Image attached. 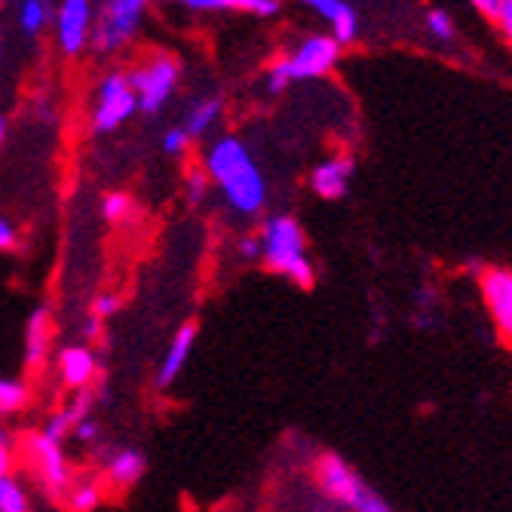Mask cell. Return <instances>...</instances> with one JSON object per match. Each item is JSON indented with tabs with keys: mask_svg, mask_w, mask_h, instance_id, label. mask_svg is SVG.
<instances>
[{
	"mask_svg": "<svg viewBox=\"0 0 512 512\" xmlns=\"http://www.w3.org/2000/svg\"><path fill=\"white\" fill-rule=\"evenodd\" d=\"M203 169L221 191L224 206L240 218H261L267 209V178L240 135H218L203 154Z\"/></svg>",
	"mask_w": 512,
	"mask_h": 512,
	"instance_id": "6da1fadb",
	"label": "cell"
},
{
	"mask_svg": "<svg viewBox=\"0 0 512 512\" xmlns=\"http://www.w3.org/2000/svg\"><path fill=\"white\" fill-rule=\"evenodd\" d=\"M261 264L264 270L289 279L298 289L316 286V267L307 252V234L292 212H273L264 218L261 230Z\"/></svg>",
	"mask_w": 512,
	"mask_h": 512,
	"instance_id": "7a4b0ae2",
	"label": "cell"
},
{
	"mask_svg": "<svg viewBox=\"0 0 512 512\" xmlns=\"http://www.w3.org/2000/svg\"><path fill=\"white\" fill-rule=\"evenodd\" d=\"M341 53H344V46L329 31H325V34L313 31V34L301 37L289 53L276 56L267 65L264 83H267V89L273 92V96H283L292 83H307V80L329 77L338 68Z\"/></svg>",
	"mask_w": 512,
	"mask_h": 512,
	"instance_id": "3957f363",
	"label": "cell"
},
{
	"mask_svg": "<svg viewBox=\"0 0 512 512\" xmlns=\"http://www.w3.org/2000/svg\"><path fill=\"white\" fill-rule=\"evenodd\" d=\"M313 479L319 494L344 512H396V506L365 482L353 463L335 451H322L313 460Z\"/></svg>",
	"mask_w": 512,
	"mask_h": 512,
	"instance_id": "277c9868",
	"label": "cell"
},
{
	"mask_svg": "<svg viewBox=\"0 0 512 512\" xmlns=\"http://www.w3.org/2000/svg\"><path fill=\"white\" fill-rule=\"evenodd\" d=\"M178 80H181V65L169 53H154L138 62L129 71V83L135 89L138 111H145L151 117L160 114L169 105V99L175 96Z\"/></svg>",
	"mask_w": 512,
	"mask_h": 512,
	"instance_id": "5b68a950",
	"label": "cell"
},
{
	"mask_svg": "<svg viewBox=\"0 0 512 512\" xmlns=\"http://www.w3.org/2000/svg\"><path fill=\"white\" fill-rule=\"evenodd\" d=\"M151 0H105L102 13L96 16V31H92V50L111 56L129 46L142 28Z\"/></svg>",
	"mask_w": 512,
	"mask_h": 512,
	"instance_id": "8992f818",
	"label": "cell"
},
{
	"mask_svg": "<svg viewBox=\"0 0 512 512\" xmlns=\"http://www.w3.org/2000/svg\"><path fill=\"white\" fill-rule=\"evenodd\" d=\"M138 111L135 89L126 71H108L96 86V105H92V132L108 135L120 129Z\"/></svg>",
	"mask_w": 512,
	"mask_h": 512,
	"instance_id": "52a82bcc",
	"label": "cell"
},
{
	"mask_svg": "<svg viewBox=\"0 0 512 512\" xmlns=\"http://www.w3.org/2000/svg\"><path fill=\"white\" fill-rule=\"evenodd\" d=\"M92 31H96L92 0H56L53 34L62 56H80L86 46H92Z\"/></svg>",
	"mask_w": 512,
	"mask_h": 512,
	"instance_id": "ba28073f",
	"label": "cell"
},
{
	"mask_svg": "<svg viewBox=\"0 0 512 512\" xmlns=\"http://www.w3.org/2000/svg\"><path fill=\"white\" fill-rule=\"evenodd\" d=\"M479 292L500 341L512 347V267H482Z\"/></svg>",
	"mask_w": 512,
	"mask_h": 512,
	"instance_id": "9c48e42d",
	"label": "cell"
},
{
	"mask_svg": "<svg viewBox=\"0 0 512 512\" xmlns=\"http://www.w3.org/2000/svg\"><path fill=\"white\" fill-rule=\"evenodd\" d=\"M28 451H31V460H34V470H37L43 491L50 497H65L68 488L74 485V473H71V463H68L65 451H62V442H53L43 433H37V436H31Z\"/></svg>",
	"mask_w": 512,
	"mask_h": 512,
	"instance_id": "30bf717a",
	"label": "cell"
},
{
	"mask_svg": "<svg viewBox=\"0 0 512 512\" xmlns=\"http://www.w3.org/2000/svg\"><path fill=\"white\" fill-rule=\"evenodd\" d=\"M353 175H356V157L353 154H347V151L329 154L310 169V191L325 203H338L350 194Z\"/></svg>",
	"mask_w": 512,
	"mask_h": 512,
	"instance_id": "8fae6325",
	"label": "cell"
},
{
	"mask_svg": "<svg viewBox=\"0 0 512 512\" xmlns=\"http://www.w3.org/2000/svg\"><path fill=\"white\" fill-rule=\"evenodd\" d=\"M304 10H310L313 16H319L329 28V34L341 43L350 46L359 37V16L356 10L347 4V0H298Z\"/></svg>",
	"mask_w": 512,
	"mask_h": 512,
	"instance_id": "7c38bea8",
	"label": "cell"
},
{
	"mask_svg": "<svg viewBox=\"0 0 512 512\" xmlns=\"http://www.w3.org/2000/svg\"><path fill=\"white\" fill-rule=\"evenodd\" d=\"M197 335H200V325L197 322H184L178 325V332L172 335L163 359H160V368H157V390H169L178 375L188 365L191 353H194V344H197Z\"/></svg>",
	"mask_w": 512,
	"mask_h": 512,
	"instance_id": "4fadbf2b",
	"label": "cell"
},
{
	"mask_svg": "<svg viewBox=\"0 0 512 512\" xmlns=\"http://www.w3.org/2000/svg\"><path fill=\"white\" fill-rule=\"evenodd\" d=\"M50 347H53V310L40 304L31 310L25 322V368L40 371L46 359H50Z\"/></svg>",
	"mask_w": 512,
	"mask_h": 512,
	"instance_id": "5bb4252c",
	"label": "cell"
},
{
	"mask_svg": "<svg viewBox=\"0 0 512 512\" xmlns=\"http://www.w3.org/2000/svg\"><path fill=\"white\" fill-rule=\"evenodd\" d=\"M99 359L89 347L83 344H74V347H62L59 350V375H62V384L74 393L80 390H89V384L96 381L99 375Z\"/></svg>",
	"mask_w": 512,
	"mask_h": 512,
	"instance_id": "9a60e30c",
	"label": "cell"
},
{
	"mask_svg": "<svg viewBox=\"0 0 512 512\" xmlns=\"http://www.w3.org/2000/svg\"><path fill=\"white\" fill-rule=\"evenodd\" d=\"M102 460L108 470V482L117 491H129L148 470V457L138 448H111V451H102Z\"/></svg>",
	"mask_w": 512,
	"mask_h": 512,
	"instance_id": "2e32d148",
	"label": "cell"
},
{
	"mask_svg": "<svg viewBox=\"0 0 512 512\" xmlns=\"http://www.w3.org/2000/svg\"><path fill=\"white\" fill-rule=\"evenodd\" d=\"M194 13H249L258 19H270L283 10V0H184Z\"/></svg>",
	"mask_w": 512,
	"mask_h": 512,
	"instance_id": "e0dca14e",
	"label": "cell"
},
{
	"mask_svg": "<svg viewBox=\"0 0 512 512\" xmlns=\"http://www.w3.org/2000/svg\"><path fill=\"white\" fill-rule=\"evenodd\" d=\"M221 114H224V99L221 96H203V99H194L191 105H188V111H184V132H188L194 142L197 138H206L215 126H218V120H221Z\"/></svg>",
	"mask_w": 512,
	"mask_h": 512,
	"instance_id": "ac0fdd59",
	"label": "cell"
},
{
	"mask_svg": "<svg viewBox=\"0 0 512 512\" xmlns=\"http://www.w3.org/2000/svg\"><path fill=\"white\" fill-rule=\"evenodd\" d=\"M53 0H19V7H16V25L22 34L28 37H37L43 34L46 28L53 25Z\"/></svg>",
	"mask_w": 512,
	"mask_h": 512,
	"instance_id": "d6986e66",
	"label": "cell"
},
{
	"mask_svg": "<svg viewBox=\"0 0 512 512\" xmlns=\"http://www.w3.org/2000/svg\"><path fill=\"white\" fill-rule=\"evenodd\" d=\"M102 503V485L96 479H74V485L65 494V506L68 512H96V506Z\"/></svg>",
	"mask_w": 512,
	"mask_h": 512,
	"instance_id": "ffe728a7",
	"label": "cell"
},
{
	"mask_svg": "<svg viewBox=\"0 0 512 512\" xmlns=\"http://www.w3.org/2000/svg\"><path fill=\"white\" fill-rule=\"evenodd\" d=\"M31 390L25 381H13V378H0V417L4 414H16L28 405Z\"/></svg>",
	"mask_w": 512,
	"mask_h": 512,
	"instance_id": "44dd1931",
	"label": "cell"
},
{
	"mask_svg": "<svg viewBox=\"0 0 512 512\" xmlns=\"http://www.w3.org/2000/svg\"><path fill=\"white\" fill-rule=\"evenodd\" d=\"M0 512H31L28 491L22 488L19 479L4 476L0 479Z\"/></svg>",
	"mask_w": 512,
	"mask_h": 512,
	"instance_id": "7402d4cb",
	"label": "cell"
},
{
	"mask_svg": "<svg viewBox=\"0 0 512 512\" xmlns=\"http://www.w3.org/2000/svg\"><path fill=\"white\" fill-rule=\"evenodd\" d=\"M424 25H427V31H430V37H433V40H439V43H451V40H457V22H454V16H451L445 7H433V10H427Z\"/></svg>",
	"mask_w": 512,
	"mask_h": 512,
	"instance_id": "603a6c76",
	"label": "cell"
},
{
	"mask_svg": "<svg viewBox=\"0 0 512 512\" xmlns=\"http://www.w3.org/2000/svg\"><path fill=\"white\" fill-rule=\"evenodd\" d=\"M209 188H212V178L206 175L203 166H191L188 175H184V194H188V203L194 209H200L209 197Z\"/></svg>",
	"mask_w": 512,
	"mask_h": 512,
	"instance_id": "cb8c5ba5",
	"label": "cell"
},
{
	"mask_svg": "<svg viewBox=\"0 0 512 512\" xmlns=\"http://www.w3.org/2000/svg\"><path fill=\"white\" fill-rule=\"evenodd\" d=\"M132 215V197L123 194V191H114L102 200V218L111 221V224H120Z\"/></svg>",
	"mask_w": 512,
	"mask_h": 512,
	"instance_id": "d4e9b609",
	"label": "cell"
},
{
	"mask_svg": "<svg viewBox=\"0 0 512 512\" xmlns=\"http://www.w3.org/2000/svg\"><path fill=\"white\" fill-rule=\"evenodd\" d=\"M191 145H194V138L184 132V126L178 123V126H169L166 132H163V151L169 154V157H184L191 151Z\"/></svg>",
	"mask_w": 512,
	"mask_h": 512,
	"instance_id": "484cf974",
	"label": "cell"
},
{
	"mask_svg": "<svg viewBox=\"0 0 512 512\" xmlns=\"http://www.w3.org/2000/svg\"><path fill=\"white\" fill-rule=\"evenodd\" d=\"M71 430H74V421H71L68 408H59L56 414L46 417V424H43V430H40V433H43L46 439H53V442H62Z\"/></svg>",
	"mask_w": 512,
	"mask_h": 512,
	"instance_id": "4316f807",
	"label": "cell"
},
{
	"mask_svg": "<svg viewBox=\"0 0 512 512\" xmlns=\"http://www.w3.org/2000/svg\"><path fill=\"white\" fill-rule=\"evenodd\" d=\"M120 304H123V301H120V295H114V292H102L96 301H92V307H89V316H92V319H102V322H105L108 316H114V313L120 310Z\"/></svg>",
	"mask_w": 512,
	"mask_h": 512,
	"instance_id": "83f0119b",
	"label": "cell"
},
{
	"mask_svg": "<svg viewBox=\"0 0 512 512\" xmlns=\"http://www.w3.org/2000/svg\"><path fill=\"white\" fill-rule=\"evenodd\" d=\"M74 439L83 445H99L102 442V424L96 421V417H83V421L74 427Z\"/></svg>",
	"mask_w": 512,
	"mask_h": 512,
	"instance_id": "f1b7e54d",
	"label": "cell"
},
{
	"mask_svg": "<svg viewBox=\"0 0 512 512\" xmlns=\"http://www.w3.org/2000/svg\"><path fill=\"white\" fill-rule=\"evenodd\" d=\"M237 255L249 264H261V237L258 234H246L240 243H237Z\"/></svg>",
	"mask_w": 512,
	"mask_h": 512,
	"instance_id": "f546056e",
	"label": "cell"
},
{
	"mask_svg": "<svg viewBox=\"0 0 512 512\" xmlns=\"http://www.w3.org/2000/svg\"><path fill=\"white\" fill-rule=\"evenodd\" d=\"M494 25L500 31V37L512 46V0H503V7L494 16Z\"/></svg>",
	"mask_w": 512,
	"mask_h": 512,
	"instance_id": "4dcf8cb0",
	"label": "cell"
},
{
	"mask_svg": "<svg viewBox=\"0 0 512 512\" xmlns=\"http://www.w3.org/2000/svg\"><path fill=\"white\" fill-rule=\"evenodd\" d=\"M19 246V234H16V227L10 224V218L0 215V252H10Z\"/></svg>",
	"mask_w": 512,
	"mask_h": 512,
	"instance_id": "1f68e13d",
	"label": "cell"
},
{
	"mask_svg": "<svg viewBox=\"0 0 512 512\" xmlns=\"http://www.w3.org/2000/svg\"><path fill=\"white\" fill-rule=\"evenodd\" d=\"M10 463H13V445H10L7 430L0 427V479L10 476Z\"/></svg>",
	"mask_w": 512,
	"mask_h": 512,
	"instance_id": "d6a6232c",
	"label": "cell"
},
{
	"mask_svg": "<svg viewBox=\"0 0 512 512\" xmlns=\"http://www.w3.org/2000/svg\"><path fill=\"white\" fill-rule=\"evenodd\" d=\"M467 4H470L476 13H482V16L494 19V16H497V10L503 7V0H467Z\"/></svg>",
	"mask_w": 512,
	"mask_h": 512,
	"instance_id": "836d02e7",
	"label": "cell"
},
{
	"mask_svg": "<svg viewBox=\"0 0 512 512\" xmlns=\"http://www.w3.org/2000/svg\"><path fill=\"white\" fill-rule=\"evenodd\" d=\"M83 338L86 341H96V338H102V319H86V325H83Z\"/></svg>",
	"mask_w": 512,
	"mask_h": 512,
	"instance_id": "e575fe53",
	"label": "cell"
},
{
	"mask_svg": "<svg viewBox=\"0 0 512 512\" xmlns=\"http://www.w3.org/2000/svg\"><path fill=\"white\" fill-rule=\"evenodd\" d=\"M4 138H7V120L0 117V145H4Z\"/></svg>",
	"mask_w": 512,
	"mask_h": 512,
	"instance_id": "d590c367",
	"label": "cell"
},
{
	"mask_svg": "<svg viewBox=\"0 0 512 512\" xmlns=\"http://www.w3.org/2000/svg\"><path fill=\"white\" fill-rule=\"evenodd\" d=\"M163 4H184V0H163Z\"/></svg>",
	"mask_w": 512,
	"mask_h": 512,
	"instance_id": "8d00e7d4",
	"label": "cell"
},
{
	"mask_svg": "<svg viewBox=\"0 0 512 512\" xmlns=\"http://www.w3.org/2000/svg\"><path fill=\"white\" fill-rule=\"evenodd\" d=\"M0 56H4V46H0Z\"/></svg>",
	"mask_w": 512,
	"mask_h": 512,
	"instance_id": "74e56055",
	"label": "cell"
}]
</instances>
